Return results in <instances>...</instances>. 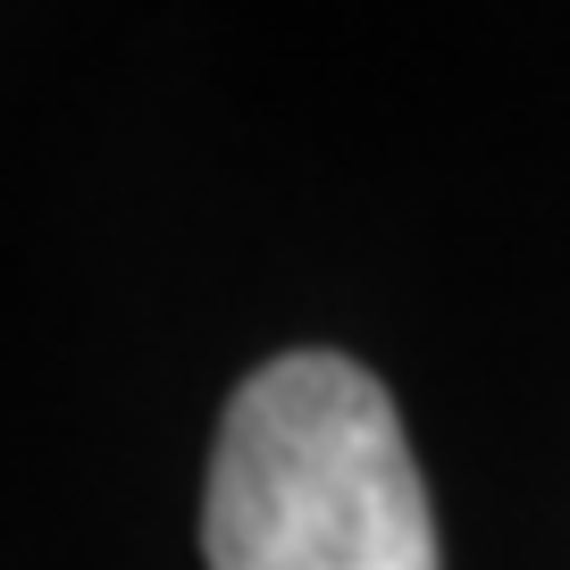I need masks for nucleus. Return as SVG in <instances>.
<instances>
[{
  "instance_id": "obj_1",
  "label": "nucleus",
  "mask_w": 570,
  "mask_h": 570,
  "mask_svg": "<svg viewBox=\"0 0 570 570\" xmlns=\"http://www.w3.org/2000/svg\"><path fill=\"white\" fill-rule=\"evenodd\" d=\"M210 570H436L394 394L344 353H277L235 386L202 495Z\"/></svg>"
}]
</instances>
